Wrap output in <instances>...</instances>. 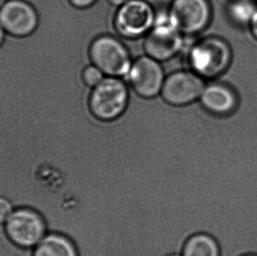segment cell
Returning a JSON list of instances; mask_svg holds the SVG:
<instances>
[{
    "label": "cell",
    "instance_id": "1",
    "mask_svg": "<svg viewBox=\"0 0 257 256\" xmlns=\"http://www.w3.org/2000/svg\"><path fill=\"white\" fill-rule=\"evenodd\" d=\"M131 89L122 78L106 76L92 89L90 111L102 121H114L123 115L131 99Z\"/></svg>",
    "mask_w": 257,
    "mask_h": 256
},
{
    "label": "cell",
    "instance_id": "2",
    "mask_svg": "<svg viewBox=\"0 0 257 256\" xmlns=\"http://www.w3.org/2000/svg\"><path fill=\"white\" fill-rule=\"evenodd\" d=\"M90 57L92 64L108 77L126 78L133 64L126 45L112 35H103L94 39L90 45Z\"/></svg>",
    "mask_w": 257,
    "mask_h": 256
},
{
    "label": "cell",
    "instance_id": "3",
    "mask_svg": "<svg viewBox=\"0 0 257 256\" xmlns=\"http://www.w3.org/2000/svg\"><path fill=\"white\" fill-rule=\"evenodd\" d=\"M4 225L8 239L22 249L36 247L47 234L43 216L29 207L15 209Z\"/></svg>",
    "mask_w": 257,
    "mask_h": 256
},
{
    "label": "cell",
    "instance_id": "4",
    "mask_svg": "<svg viewBox=\"0 0 257 256\" xmlns=\"http://www.w3.org/2000/svg\"><path fill=\"white\" fill-rule=\"evenodd\" d=\"M232 60L229 45L216 37L204 39L192 48L190 64L201 77L214 78L227 69Z\"/></svg>",
    "mask_w": 257,
    "mask_h": 256
},
{
    "label": "cell",
    "instance_id": "5",
    "mask_svg": "<svg viewBox=\"0 0 257 256\" xmlns=\"http://www.w3.org/2000/svg\"><path fill=\"white\" fill-rule=\"evenodd\" d=\"M183 44V34L174 25L169 12L156 14L154 27L144 41L147 55L159 62L166 61L178 54Z\"/></svg>",
    "mask_w": 257,
    "mask_h": 256
},
{
    "label": "cell",
    "instance_id": "6",
    "mask_svg": "<svg viewBox=\"0 0 257 256\" xmlns=\"http://www.w3.org/2000/svg\"><path fill=\"white\" fill-rule=\"evenodd\" d=\"M152 6L144 0H131L117 9L114 15V28L118 36L136 39L148 34L156 19Z\"/></svg>",
    "mask_w": 257,
    "mask_h": 256
},
{
    "label": "cell",
    "instance_id": "7",
    "mask_svg": "<svg viewBox=\"0 0 257 256\" xmlns=\"http://www.w3.org/2000/svg\"><path fill=\"white\" fill-rule=\"evenodd\" d=\"M126 79L136 95L154 99L161 93L166 77L160 62L147 55L133 62Z\"/></svg>",
    "mask_w": 257,
    "mask_h": 256
},
{
    "label": "cell",
    "instance_id": "8",
    "mask_svg": "<svg viewBox=\"0 0 257 256\" xmlns=\"http://www.w3.org/2000/svg\"><path fill=\"white\" fill-rule=\"evenodd\" d=\"M205 87L203 79L196 72L177 71L166 77L160 96L172 106H187L200 99Z\"/></svg>",
    "mask_w": 257,
    "mask_h": 256
},
{
    "label": "cell",
    "instance_id": "9",
    "mask_svg": "<svg viewBox=\"0 0 257 256\" xmlns=\"http://www.w3.org/2000/svg\"><path fill=\"white\" fill-rule=\"evenodd\" d=\"M168 12L174 25L183 35L197 34L211 21L208 0H173Z\"/></svg>",
    "mask_w": 257,
    "mask_h": 256
},
{
    "label": "cell",
    "instance_id": "10",
    "mask_svg": "<svg viewBox=\"0 0 257 256\" xmlns=\"http://www.w3.org/2000/svg\"><path fill=\"white\" fill-rule=\"evenodd\" d=\"M0 25L6 33L24 38L39 26V15L32 5L24 0H8L0 10Z\"/></svg>",
    "mask_w": 257,
    "mask_h": 256
},
{
    "label": "cell",
    "instance_id": "11",
    "mask_svg": "<svg viewBox=\"0 0 257 256\" xmlns=\"http://www.w3.org/2000/svg\"><path fill=\"white\" fill-rule=\"evenodd\" d=\"M200 101L204 109L217 115L232 112L237 105L234 92L220 84H211L205 87L201 95Z\"/></svg>",
    "mask_w": 257,
    "mask_h": 256
},
{
    "label": "cell",
    "instance_id": "12",
    "mask_svg": "<svg viewBox=\"0 0 257 256\" xmlns=\"http://www.w3.org/2000/svg\"><path fill=\"white\" fill-rule=\"evenodd\" d=\"M33 256H80L74 240L61 233H51L34 248Z\"/></svg>",
    "mask_w": 257,
    "mask_h": 256
},
{
    "label": "cell",
    "instance_id": "13",
    "mask_svg": "<svg viewBox=\"0 0 257 256\" xmlns=\"http://www.w3.org/2000/svg\"><path fill=\"white\" fill-rule=\"evenodd\" d=\"M182 256H220V249L216 239L205 232L192 234L184 242Z\"/></svg>",
    "mask_w": 257,
    "mask_h": 256
},
{
    "label": "cell",
    "instance_id": "14",
    "mask_svg": "<svg viewBox=\"0 0 257 256\" xmlns=\"http://www.w3.org/2000/svg\"><path fill=\"white\" fill-rule=\"evenodd\" d=\"M256 12L253 5L247 0H239L230 8L231 15L237 21L243 23L249 21L250 22Z\"/></svg>",
    "mask_w": 257,
    "mask_h": 256
},
{
    "label": "cell",
    "instance_id": "15",
    "mask_svg": "<svg viewBox=\"0 0 257 256\" xmlns=\"http://www.w3.org/2000/svg\"><path fill=\"white\" fill-rule=\"evenodd\" d=\"M105 77V74L93 64L87 66L82 74L84 84L91 89L100 84Z\"/></svg>",
    "mask_w": 257,
    "mask_h": 256
},
{
    "label": "cell",
    "instance_id": "16",
    "mask_svg": "<svg viewBox=\"0 0 257 256\" xmlns=\"http://www.w3.org/2000/svg\"><path fill=\"white\" fill-rule=\"evenodd\" d=\"M13 210L10 201L5 197L0 196V224L6 223Z\"/></svg>",
    "mask_w": 257,
    "mask_h": 256
},
{
    "label": "cell",
    "instance_id": "17",
    "mask_svg": "<svg viewBox=\"0 0 257 256\" xmlns=\"http://www.w3.org/2000/svg\"><path fill=\"white\" fill-rule=\"evenodd\" d=\"M97 0H69L71 6L78 9H87L92 7Z\"/></svg>",
    "mask_w": 257,
    "mask_h": 256
},
{
    "label": "cell",
    "instance_id": "18",
    "mask_svg": "<svg viewBox=\"0 0 257 256\" xmlns=\"http://www.w3.org/2000/svg\"><path fill=\"white\" fill-rule=\"evenodd\" d=\"M250 26H251L252 33L257 39V11L250 21Z\"/></svg>",
    "mask_w": 257,
    "mask_h": 256
},
{
    "label": "cell",
    "instance_id": "19",
    "mask_svg": "<svg viewBox=\"0 0 257 256\" xmlns=\"http://www.w3.org/2000/svg\"><path fill=\"white\" fill-rule=\"evenodd\" d=\"M131 0H107L108 3L114 7H120Z\"/></svg>",
    "mask_w": 257,
    "mask_h": 256
},
{
    "label": "cell",
    "instance_id": "20",
    "mask_svg": "<svg viewBox=\"0 0 257 256\" xmlns=\"http://www.w3.org/2000/svg\"><path fill=\"white\" fill-rule=\"evenodd\" d=\"M5 34H6V32L4 31L3 27L0 25V47L3 45V42H4Z\"/></svg>",
    "mask_w": 257,
    "mask_h": 256
},
{
    "label": "cell",
    "instance_id": "21",
    "mask_svg": "<svg viewBox=\"0 0 257 256\" xmlns=\"http://www.w3.org/2000/svg\"><path fill=\"white\" fill-rule=\"evenodd\" d=\"M165 256H182L180 252H172V253L167 254Z\"/></svg>",
    "mask_w": 257,
    "mask_h": 256
},
{
    "label": "cell",
    "instance_id": "22",
    "mask_svg": "<svg viewBox=\"0 0 257 256\" xmlns=\"http://www.w3.org/2000/svg\"><path fill=\"white\" fill-rule=\"evenodd\" d=\"M187 106H188L189 108H190V110H191V113H192V114H193V108H192V106H190V105H187ZM192 119H193V116H192ZM190 130H191V129H190V130H189V132H187V135H186V136H187V138H188L189 135H190Z\"/></svg>",
    "mask_w": 257,
    "mask_h": 256
},
{
    "label": "cell",
    "instance_id": "23",
    "mask_svg": "<svg viewBox=\"0 0 257 256\" xmlns=\"http://www.w3.org/2000/svg\"><path fill=\"white\" fill-rule=\"evenodd\" d=\"M7 1L8 0H0V10H1L2 8L4 6V5L6 4Z\"/></svg>",
    "mask_w": 257,
    "mask_h": 256
},
{
    "label": "cell",
    "instance_id": "24",
    "mask_svg": "<svg viewBox=\"0 0 257 256\" xmlns=\"http://www.w3.org/2000/svg\"><path fill=\"white\" fill-rule=\"evenodd\" d=\"M243 256H257V255H254V254H247V255H243Z\"/></svg>",
    "mask_w": 257,
    "mask_h": 256
}]
</instances>
